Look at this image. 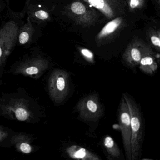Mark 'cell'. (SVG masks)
<instances>
[{
	"instance_id": "cell-1",
	"label": "cell",
	"mask_w": 160,
	"mask_h": 160,
	"mask_svg": "<svg viewBox=\"0 0 160 160\" xmlns=\"http://www.w3.org/2000/svg\"><path fill=\"white\" fill-rule=\"evenodd\" d=\"M124 97L129 108L131 116V149L132 160L139 157L143 138V123L141 114L134 101L126 93Z\"/></svg>"
},
{
	"instance_id": "cell-2",
	"label": "cell",
	"mask_w": 160,
	"mask_h": 160,
	"mask_svg": "<svg viewBox=\"0 0 160 160\" xmlns=\"http://www.w3.org/2000/svg\"><path fill=\"white\" fill-rule=\"evenodd\" d=\"M19 28L16 22L11 20L0 29V64L5 61L16 44Z\"/></svg>"
},
{
	"instance_id": "cell-3",
	"label": "cell",
	"mask_w": 160,
	"mask_h": 160,
	"mask_svg": "<svg viewBox=\"0 0 160 160\" xmlns=\"http://www.w3.org/2000/svg\"><path fill=\"white\" fill-rule=\"evenodd\" d=\"M76 108L80 118L87 121H97L102 116V106L95 93L82 98L77 104Z\"/></svg>"
},
{
	"instance_id": "cell-4",
	"label": "cell",
	"mask_w": 160,
	"mask_h": 160,
	"mask_svg": "<svg viewBox=\"0 0 160 160\" xmlns=\"http://www.w3.org/2000/svg\"><path fill=\"white\" fill-rule=\"evenodd\" d=\"M52 99L57 102H62L70 92L69 74L65 71L57 70L52 73L49 85Z\"/></svg>"
},
{
	"instance_id": "cell-5",
	"label": "cell",
	"mask_w": 160,
	"mask_h": 160,
	"mask_svg": "<svg viewBox=\"0 0 160 160\" xmlns=\"http://www.w3.org/2000/svg\"><path fill=\"white\" fill-rule=\"evenodd\" d=\"M119 123L121 132L126 158L132 160L131 149V116L129 108L123 96L122 97L118 114Z\"/></svg>"
},
{
	"instance_id": "cell-6",
	"label": "cell",
	"mask_w": 160,
	"mask_h": 160,
	"mask_svg": "<svg viewBox=\"0 0 160 160\" xmlns=\"http://www.w3.org/2000/svg\"><path fill=\"white\" fill-rule=\"evenodd\" d=\"M67 154L73 159L81 160H99L96 154L85 148L78 145H72L66 149Z\"/></svg>"
},
{
	"instance_id": "cell-7",
	"label": "cell",
	"mask_w": 160,
	"mask_h": 160,
	"mask_svg": "<svg viewBox=\"0 0 160 160\" xmlns=\"http://www.w3.org/2000/svg\"><path fill=\"white\" fill-rule=\"evenodd\" d=\"M34 28L32 22L28 17L27 22L21 28L19 29L18 40L22 45L27 44L31 42L33 33Z\"/></svg>"
},
{
	"instance_id": "cell-8",
	"label": "cell",
	"mask_w": 160,
	"mask_h": 160,
	"mask_svg": "<svg viewBox=\"0 0 160 160\" xmlns=\"http://www.w3.org/2000/svg\"><path fill=\"white\" fill-rule=\"evenodd\" d=\"M28 17L32 22L42 23L48 21L50 18V15L44 8L38 7L32 9L29 12Z\"/></svg>"
},
{
	"instance_id": "cell-9",
	"label": "cell",
	"mask_w": 160,
	"mask_h": 160,
	"mask_svg": "<svg viewBox=\"0 0 160 160\" xmlns=\"http://www.w3.org/2000/svg\"><path fill=\"white\" fill-rule=\"evenodd\" d=\"M139 63H140V70L147 74H153L158 67L157 63L154 62L153 59L149 56L142 58Z\"/></svg>"
},
{
	"instance_id": "cell-10",
	"label": "cell",
	"mask_w": 160,
	"mask_h": 160,
	"mask_svg": "<svg viewBox=\"0 0 160 160\" xmlns=\"http://www.w3.org/2000/svg\"><path fill=\"white\" fill-rule=\"evenodd\" d=\"M103 143L108 153L111 157L117 158L120 157L121 152L119 148L111 137L109 136L106 137Z\"/></svg>"
},
{
	"instance_id": "cell-11",
	"label": "cell",
	"mask_w": 160,
	"mask_h": 160,
	"mask_svg": "<svg viewBox=\"0 0 160 160\" xmlns=\"http://www.w3.org/2000/svg\"><path fill=\"white\" fill-rule=\"evenodd\" d=\"M122 20L121 18H117L108 22L103 28L99 33V38H102L114 32L120 25Z\"/></svg>"
},
{
	"instance_id": "cell-12",
	"label": "cell",
	"mask_w": 160,
	"mask_h": 160,
	"mask_svg": "<svg viewBox=\"0 0 160 160\" xmlns=\"http://www.w3.org/2000/svg\"><path fill=\"white\" fill-rule=\"evenodd\" d=\"M130 59L129 60L130 64L132 65H136L139 63L142 58V54L137 48H134L131 50L130 52Z\"/></svg>"
},
{
	"instance_id": "cell-13",
	"label": "cell",
	"mask_w": 160,
	"mask_h": 160,
	"mask_svg": "<svg viewBox=\"0 0 160 160\" xmlns=\"http://www.w3.org/2000/svg\"><path fill=\"white\" fill-rule=\"evenodd\" d=\"M71 8L73 12L76 14H83L86 12V7L80 2H74L71 6Z\"/></svg>"
},
{
	"instance_id": "cell-14",
	"label": "cell",
	"mask_w": 160,
	"mask_h": 160,
	"mask_svg": "<svg viewBox=\"0 0 160 160\" xmlns=\"http://www.w3.org/2000/svg\"><path fill=\"white\" fill-rule=\"evenodd\" d=\"M17 118L21 121H24L28 118L29 114L28 111L23 108H19L15 111Z\"/></svg>"
},
{
	"instance_id": "cell-15",
	"label": "cell",
	"mask_w": 160,
	"mask_h": 160,
	"mask_svg": "<svg viewBox=\"0 0 160 160\" xmlns=\"http://www.w3.org/2000/svg\"><path fill=\"white\" fill-rule=\"evenodd\" d=\"M89 2L92 6L99 9L103 8L105 4L104 0H89Z\"/></svg>"
},
{
	"instance_id": "cell-16",
	"label": "cell",
	"mask_w": 160,
	"mask_h": 160,
	"mask_svg": "<svg viewBox=\"0 0 160 160\" xmlns=\"http://www.w3.org/2000/svg\"><path fill=\"white\" fill-rule=\"evenodd\" d=\"M20 149L24 153H29L31 152L32 147L28 143H23L20 145Z\"/></svg>"
},
{
	"instance_id": "cell-17",
	"label": "cell",
	"mask_w": 160,
	"mask_h": 160,
	"mask_svg": "<svg viewBox=\"0 0 160 160\" xmlns=\"http://www.w3.org/2000/svg\"><path fill=\"white\" fill-rule=\"evenodd\" d=\"M82 55L88 60L92 62L93 58V55L92 52L87 49H83L81 50Z\"/></svg>"
},
{
	"instance_id": "cell-18",
	"label": "cell",
	"mask_w": 160,
	"mask_h": 160,
	"mask_svg": "<svg viewBox=\"0 0 160 160\" xmlns=\"http://www.w3.org/2000/svg\"><path fill=\"white\" fill-rule=\"evenodd\" d=\"M151 42L154 45L156 46H160V40L159 38L156 36H152L151 37Z\"/></svg>"
},
{
	"instance_id": "cell-19",
	"label": "cell",
	"mask_w": 160,
	"mask_h": 160,
	"mask_svg": "<svg viewBox=\"0 0 160 160\" xmlns=\"http://www.w3.org/2000/svg\"><path fill=\"white\" fill-rule=\"evenodd\" d=\"M139 4L138 0H131L130 6L132 8H134Z\"/></svg>"
},
{
	"instance_id": "cell-20",
	"label": "cell",
	"mask_w": 160,
	"mask_h": 160,
	"mask_svg": "<svg viewBox=\"0 0 160 160\" xmlns=\"http://www.w3.org/2000/svg\"><path fill=\"white\" fill-rule=\"evenodd\" d=\"M0 8H1V7H0Z\"/></svg>"
}]
</instances>
